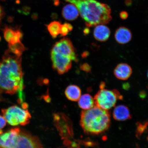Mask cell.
Here are the masks:
<instances>
[{
    "label": "cell",
    "mask_w": 148,
    "mask_h": 148,
    "mask_svg": "<svg viewBox=\"0 0 148 148\" xmlns=\"http://www.w3.org/2000/svg\"><path fill=\"white\" fill-rule=\"evenodd\" d=\"M23 75L21 56L7 51L0 61V92L10 94L22 92Z\"/></svg>",
    "instance_id": "1"
},
{
    "label": "cell",
    "mask_w": 148,
    "mask_h": 148,
    "mask_svg": "<svg viewBox=\"0 0 148 148\" xmlns=\"http://www.w3.org/2000/svg\"><path fill=\"white\" fill-rule=\"evenodd\" d=\"M76 7L88 27L108 23L112 19L108 5L95 0H64Z\"/></svg>",
    "instance_id": "2"
},
{
    "label": "cell",
    "mask_w": 148,
    "mask_h": 148,
    "mask_svg": "<svg viewBox=\"0 0 148 148\" xmlns=\"http://www.w3.org/2000/svg\"><path fill=\"white\" fill-rule=\"evenodd\" d=\"M80 125L86 134L97 135L106 131L110 126V116L108 110L95 106L81 112Z\"/></svg>",
    "instance_id": "3"
},
{
    "label": "cell",
    "mask_w": 148,
    "mask_h": 148,
    "mask_svg": "<svg viewBox=\"0 0 148 148\" xmlns=\"http://www.w3.org/2000/svg\"><path fill=\"white\" fill-rule=\"evenodd\" d=\"M3 117L9 125L12 126L25 125L29 123L31 118L28 110L25 108L13 106L3 109Z\"/></svg>",
    "instance_id": "4"
},
{
    "label": "cell",
    "mask_w": 148,
    "mask_h": 148,
    "mask_svg": "<svg viewBox=\"0 0 148 148\" xmlns=\"http://www.w3.org/2000/svg\"><path fill=\"white\" fill-rule=\"evenodd\" d=\"M122 98L117 90L103 88L97 92L94 99L95 106L103 110H108L114 106L118 100Z\"/></svg>",
    "instance_id": "5"
},
{
    "label": "cell",
    "mask_w": 148,
    "mask_h": 148,
    "mask_svg": "<svg viewBox=\"0 0 148 148\" xmlns=\"http://www.w3.org/2000/svg\"><path fill=\"white\" fill-rule=\"evenodd\" d=\"M51 52L68 57L73 61H77L75 48L69 38H63L53 46Z\"/></svg>",
    "instance_id": "6"
},
{
    "label": "cell",
    "mask_w": 148,
    "mask_h": 148,
    "mask_svg": "<svg viewBox=\"0 0 148 148\" xmlns=\"http://www.w3.org/2000/svg\"><path fill=\"white\" fill-rule=\"evenodd\" d=\"M10 148H42L38 138L27 132L20 130Z\"/></svg>",
    "instance_id": "7"
},
{
    "label": "cell",
    "mask_w": 148,
    "mask_h": 148,
    "mask_svg": "<svg viewBox=\"0 0 148 148\" xmlns=\"http://www.w3.org/2000/svg\"><path fill=\"white\" fill-rule=\"evenodd\" d=\"M51 58L53 69L59 74L62 75L71 69L73 61L69 58L51 52Z\"/></svg>",
    "instance_id": "8"
},
{
    "label": "cell",
    "mask_w": 148,
    "mask_h": 148,
    "mask_svg": "<svg viewBox=\"0 0 148 148\" xmlns=\"http://www.w3.org/2000/svg\"><path fill=\"white\" fill-rule=\"evenodd\" d=\"M21 130L16 127L3 132L0 130V148H10L12 147Z\"/></svg>",
    "instance_id": "9"
},
{
    "label": "cell",
    "mask_w": 148,
    "mask_h": 148,
    "mask_svg": "<svg viewBox=\"0 0 148 148\" xmlns=\"http://www.w3.org/2000/svg\"><path fill=\"white\" fill-rule=\"evenodd\" d=\"M4 38L9 45L21 42L23 33L19 29L6 27L3 29Z\"/></svg>",
    "instance_id": "10"
},
{
    "label": "cell",
    "mask_w": 148,
    "mask_h": 148,
    "mask_svg": "<svg viewBox=\"0 0 148 148\" xmlns=\"http://www.w3.org/2000/svg\"><path fill=\"white\" fill-rule=\"evenodd\" d=\"M132 73V68L126 64H118L114 70V74L115 77L121 80H126L130 77Z\"/></svg>",
    "instance_id": "11"
},
{
    "label": "cell",
    "mask_w": 148,
    "mask_h": 148,
    "mask_svg": "<svg viewBox=\"0 0 148 148\" xmlns=\"http://www.w3.org/2000/svg\"><path fill=\"white\" fill-rule=\"evenodd\" d=\"M114 119L118 121H123L131 119L130 113L128 107L119 105L115 107L113 112Z\"/></svg>",
    "instance_id": "12"
},
{
    "label": "cell",
    "mask_w": 148,
    "mask_h": 148,
    "mask_svg": "<svg viewBox=\"0 0 148 148\" xmlns=\"http://www.w3.org/2000/svg\"><path fill=\"white\" fill-rule=\"evenodd\" d=\"M114 37L118 43L125 44L130 41L132 35L128 29L125 27H121L116 29Z\"/></svg>",
    "instance_id": "13"
},
{
    "label": "cell",
    "mask_w": 148,
    "mask_h": 148,
    "mask_svg": "<svg viewBox=\"0 0 148 148\" xmlns=\"http://www.w3.org/2000/svg\"><path fill=\"white\" fill-rule=\"evenodd\" d=\"M110 31L106 26L101 24L96 26L94 31V36L100 42L106 41L110 37Z\"/></svg>",
    "instance_id": "14"
},
{
    "label": "cell",
    "mask_w": 148,
    "mask_h": 148,
    "mask_svg": "<svg viewBox=\"0 0 148 148\" xmlns=\"http://www.w3.org/2000/svg\"><path fill=\"white\" fill-rule=\"evenodd\" d=\"M78 9L75 5L72 3L66 5L64 7L62 10V15L65 19L73 21L79 16Z\"/></svg>",
    "instance_id": "15"
},
{
    "label": "cell",
    "mask_w": 148,
    "mask_h": 148,
    "mask_svg": "<svg viewBox=\"0 0 148 148\" xmlns=\"http://www.w3.org/2000/svg\"><path fill=\"white\" fill-rule=\"evenodd\" d=\"M81 90L78 86L70 85L67 87L65 94L68 99L72 101H77L81 96Z\"/></svg>",
    "instance_id": "16"
},
{
    "label": "cell",
    "mask_w": 148,
    "mask_h": 148,
    "mask_svg": "<svg viewBox=\"0 0 148 148\" xmlns=\"http://www.w3.org/2000/svg\"><path fill=\"white\" fill-rule=\"evenodd\" d=\"M78 101L79 107L84 110H89L95 106L94 99L90 94H85L81 96Z\"/></svg>",
    "instance_id": "17"
},
{
    "label": "cell",
    "mask_w": 148,
    "mask_h": 148,
    "mask_svg": "<svg viewBox=\"0 0 148 148\" xmlns=\"http://www.w3.org/2000/svg\"><path fill=\"white\" fill-rule=\"evenodd\" d=\"M61 25L60 22L55 21L47 25L48 30L53 38H56L60 34Z\"/></svg>",
    "instance_id": "18"
},
{
    "label": "cell",
    "mask_w": 148,
    "mask_h": 148,
    "mask_svg": "<svg viewBox=\"0 0 148 148\" xmlns=\"http://www.w3.org/2000/svg\"><path fill=\"white\" fill-rule=\"evenodd\" d=\"M73 27L71 24L66 23L61 25L60 34L62 36H65L73 29Z\"/></svg>",
    "instance_id": "19"
},
{
    "label": "cell",
    "mask_w": 148,
    "mask_h": 148,
    "mask_svg": "<svg viewBox=\"0 0 148 148\" xmlns=\"http://www.w3.org/2000/svg\"><path fill=\"white\" fill-rule=\"evenodd\" d=\"M81 69L83 71L88 73L91 71V67L87 63L83 64L81 66Z\"/></svg>",
    "instance_id": "20"
},
{
    "label": "cell",
    "mask_w": 148,
    "mask_h": 148,
    "mask_svg": "<svg viewBox=\"0 0 148 148\" xmlns=\"http://www.w3.org/2000/svg\"><path fill=\"white\" fill-rule=\"evenodd\" d=\"M6 123L7 121L4 117L0 115V130L5 126Z\"/></svg>",
    "instance_id": "21"
},
{
    "label": "cell",
    "mask_w": 148,
    "mask_h": 148,
    "mask_svg": "<svg viewBox=\"0 0 148 148\" xmlns=\"http://www.w3.org/2000/svg\"><path fill=\"white\" fill-rule=\"evenodd\" d=\"M120 16L122 19H126L128 17V14L127 12L123 11L120 13Z\"/></svg>",
    "instance_id": "22"
},
{
    "label": "cell",
    "mask_w": 148,
    "mask_h": 148,
    "mask_svg": "<svg viewBox=\"0 0 148 148\" xmlns=\"http://www.w3.org/2000/svg\"><path fill=\"white\" fill-rule=\"evenodd\" d=\"M4 11H3L2 7L0 5V23H1V20L4 16Z\"/></svg>",
    "instance_id": "23"
},
{
    "label": "cell",
    "mask_w": 148,
    "mask_h": 148,
    "mask_svg": "<svg viewBox=\"0 0 148 148\" xmlns=\"http://www.w3.org/2000/svg\"><path fill=\"white\" fill-rule=\"evenodd\" d=\"M130 87L129 83H124L123 85V88L127 90L129 89Z\"/></svg>",
    "instance_id": "24"
},
{
    "label": "cell",
    "mask_w": 148,
    "mask_h": 148,
    "mask_svg": "<svg viewBox=\"0 0 148 148\" xmlns=\"http://www.w3.org/2000/svg\"><path fill=\"white\" fill-rule=\"evenodd\" d=\"M125 3L127 6H130L132 4V1L131 0H125Z\"/></svg>",
    "instance_id": "25"
},
{
    "label": "cell",
    "mask_w": 148,
    "mask_h": 148,
    "mask_svg": "<svg viewBox=\"0 0 148 148\" xmlns=\"http://www.w3.org/2000/svg\"><path fill=\"white\" fill-rule=\"evenodd\" d=\"M105 86V83L104 82H101L100 85V88L101 89L104 88Z\"/></svg>",
    "instance_id": "26"
},
{
    "label": "cell",
    "mask_w": 148,
    "mask_h": 148,
    "mask_svg": "<svg viewBox=\"0 0 148 148\" xmlns=\"http://www.w3.org/2000/svg\"><path fill=\"white\" fill-rule=\"evenodd\" d=\"M90 32V29L88 28H86L84 29V33L85 34H88Z\"/></svg>",
    "instance_id": "27"
},
{
    "label": "cell",
    "mask_w": 148,
    "mask_h": 148,
    "mask_svg": "<svg viewBox=\"0 0 148 148\" xmlns=\"http://www.w3.org/2000/svg\"><path fill=\"white\" fill-rule=\"evenodd\" d=\"M147 77H148V73H147Z\"/></svg>",
    "instance_id": "28"
}]
</instances>
